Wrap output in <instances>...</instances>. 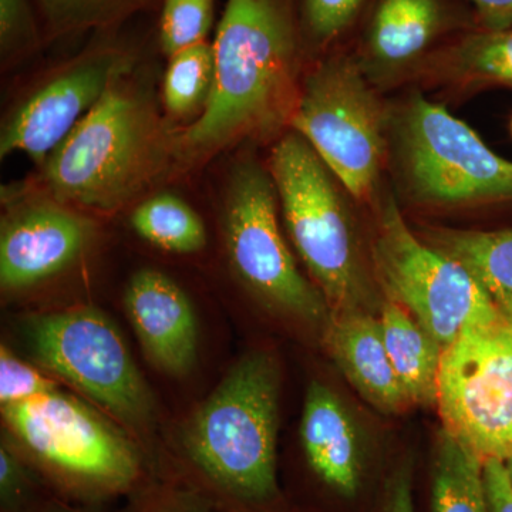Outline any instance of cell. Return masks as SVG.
<instances>
[{
    "label": "cell",
    "mask_w": 512,
    "mask_h": 512,
    "mask_svg": "<svg viewBox=\"0 0 512 512\" xmlns=\"http://www.w3.org/2000/svg\"><path fill=\"white\" fill-rule=\"evenodd\" d=\"M302 32L289 0H227L217 26L214 86L204 113L178 133V163L198 164L291 126L301 92Z\"/></svg>",
    "instance_id": "cell-1"
},
{
    "label": "cell",
    "mask_w": 512,
    "mask_h": 512,
    "mask_svg": "<svg viewBox=\"0 0 512 512\" xmlns=\"http://www.w3.org/2000/svg\"><path fill=\"white\" fill-rule=\"evenodd\" d=\"M137 67L116 80L42 165L40 191L82 211L116 212L178 163V133Z\"/></svg>",
    "instance_id": "cell-2"
},
{
    "label": "cell",
    "mask_w": 512,
    "mask_h": 512,
    "mask_svg": "<svg viewBox=\"0 0 512 512\" xmlns=\"http://www.w3.org/2000/svg\"><path fill=\"white\" fill-rule=\"evenodd\" d=\"M286 234L332 313L379 315L375 276L367 271L345 188L308 141L295 131L279 138L269 157Z\"/></svg>",
    "instance_id": "cell-3"
},
{
    "label": "cell",
    "mask_w": 512,
    "mask_h": 512,
    "mask_svg": "<svg viewBox=\"0 0 512 512\" xmlns=\"http://www.w3.org/2000/svg\"><path fill=\"white\" fill-rule=\"evenodd\" d=\"M281 367L268 350L239 357L185 431L188 456L222 490L262 503L278 494Z\"/></svg>",
    "instance_id": "cell-4"
},
{
    "label": "cell",
    "mask_w": 512,
    "mask_h": 512,
    "mask_svg": "<svg viewBox=\"0 0 512 512\" xmlns=\"http://www.w3.org/2000/svg\"><path fill=\"white\" fill-rule=\"evenodd\" d=\"M387 158L407 200L427 208L512 201V161L421 93L389 109Z\"/></svg>",
    "instance_id": "cell-5"
},
{
    "label": "cell",
    "mask_w": 512,
    "mask_h": 512,
    "mask_svg": "<svg viewBox=\"0 0 512 512\" xmlns=\"http://www.w3.org/2000/svg\"><path fill=\"white\" fill-rule=\"evenodd\" d=\"M387 124L389 109L362 64L333 56L303 77L289 127L308 141L350 197L369 201L389 150Z\"/></svg>",
    "instance_id": "cell-6"
},
{
    "label": "cell",
    "mask_w": 512,
    "mask_h": 512,
    "mask_svg": "<svg viewBox=\"0 0 512 512\" xmlns=\"http://www.w3.org/2000/svg\"><path fill=\"white\" fill-rule=\"evenodd\" d=\"M370 255L383 298L406 309L444 350L464 329L504 320L464 266L417 237L393 195L377 205Z\"/></svg>",
    "instance_id": "cell-7"
},
{
    "label": "cell",
    "mask_w": 512,
    "mask_h": 512,
    "mask_svg": "<svg viewBox=\"0 0 512 512\" xmlns=\"http://www.w3.org/2000/svg\"><path fill=\"white\" fill-rule=\"evenodd\" d=\"M222 220L229 264L248 291L275 311L325 329L329 303L299 271L279 224L274 180L254 158L229 173Z\"/></svg>",
    "instance_id": "cell-8"
},
{
    "label": "cell",
    "mask_w": 512,
    "mask_h": 512,
    "mask_svg": "<svg viewBox=\"0 0 512 512\" xmlns=\"http://www.w3.org/2000/svg\"><path fill=\"white\" fill-rule=\"evenodd\" d=\"M33 359L117 419L133 426L153 416V394L113 320L94 308L33 316L25 326Z\"/></svg>",
    "instance_id": "cell-9"
},
{
    "label": "cell",
    "mask_w": 512,
    "mask_h": 512,
    "mask_svg": "<svg viewBox=\"0 0 512 512\" xmlns=\"http://www.w3.org/2000/svg\"><path fill=\"white\" fill-rule=\"evenodd\" d=\"M16 437L64 483L92 494L126 490L140 473L126 437L69 394H43L2 407Z\"/></svg>",
    "instance_id": "cell-10"
},
{
    "label": "cell",
    "mask_w": 512,
    "mask_h": 512,
    "mask_svg": "<svg viewBox=\"0 0 512 512\" xmlns=\"http://www.w3.org/2000/svg\"><path fill=\"white\" fill-rule=\"evenodd\" d=\"M137 63L136 49L117 32L94 35L79 53L40 74L13 104L0 131V157L25 154L42 167L111 84Z\"/></svg>",
    "instance_id": "cell-11"
},
{
    "label": "cell",
    "mask_w": 512,
    "mask_h": 512,
    "mask_svg": "<svg viewBox=\"0 0 512 512\" xmlns=\"http://www.w3.org/2000/svg\"><path fill=\"white\" fill-rule=\"evenodd\" d=\"M437 407L443 427L483 458L512 451V326L464 329L441 359Z\"/></svg>",
    "instance_id": "cell-12"
},
{
    "label": "cell",
    "mask_w": 512,
    "mask_h": 512,
    "mask_svg": "<svg viewBox=\"0 0 512 512\" xmlns=\"http://www.w3.org/2000/svg\"><path fill=\"white\" fill-rule=\"evenodd\" d=\"M0 285L18 292L49 281L79 261L96 238V222L46 192L3 194Z\"/></svg>",
    "instance_id": "cell-13"
},
{
    "label": "cell",
    "mask_w": 512,
    "mask_h": 512,
    "mask_svg": "<svg viewBox=\"0 0 512 512\" xmlns=\"http://www.w3.org/2000/svg\"><path fill=\"white\" fill-rule=\"evenodd\" d=\"M124 303L151 363L168 375H187L197 362L198 323L183 288L164 272L140 269L128 281Z\"/></svg>",
    "instance_id": "cell-14"
},
{
    "label": "cell",
    "mask_w": 512,
    "mask_h": 512,
    "mask_svg": "<svg viewBox=\"0 0 512 512\" xmlns=\"http://www.w3.org/2000/svg\"><path fill=\"white\" fill-rule=\"evenodd\" d=\"M323 335L336 367L377 412L400 414L413 406L387 355L379 315L332 313Z\"/></svg>",
    "instance_id": "cell-15"
},
{
    "label": "cell",
    "mask_w": 512,
    "mask_h": 512,
    "mask_svg": "<svg viewBox=\"0 0 512 512\" xmlns=\"http://www.w3.org/2000/svg\"><path fill=\"white\" fill-rule=\"evenodd\" d=\"M301 443L313 473L345 498L359 493L365 456L355 421L328 384L313 380L306 392Z\"/></svg>",
    "instance_id": "cell-16"
},
{
    "label": "cell",
    "mask_w": 512,
    "mask_h": 512,
    "mask_svg": "<svg viewBox=\"0 0 512 512\" xmlns=\"http://www.w3.org/2000/svg\"><path fill=\"white\" fill-rule=\"evenodd\" d=\"M417 237L464 266L512 326V228L477 231L421 225Z\"/></svg>",
    "instance_id": "cell-17"
},
{
    "label": "cell",
    "mask_w": 512,
    "mask_h": 512,
    "mask_svg": "<svg viewBox=\"0 0 512 512\" xmlns=\"http://www.w3.org/2000/svg\"><path fill=\"white\" fill-rule=\"evenodd\" d=\"M441 25L439 0H380L367 43V64L384 80L423 55Z\"/></svg>",
    "instance_id": "cell-18"
},
{
    "label": "cell",
    "mask_w": 512,
    "mask_h": 512,
    "mask_svg": "<svg viewBox=\"0 0 512 512\" xmlns=\"http://www.w3.org/2000/svg\"><path fill=\"white\" fill-rule=\"evenodd\" d=\"M384 345L413 406H434L444 349L396 302L383 298L379 312Z\"/></svg>",
    "instance_id": "cell-19"
},
{
    "label": "cell",
    "mask_w": 512,
    "mask_h": 512,
    "mask_svg": "<svg viewBox=\"0 0 512 512\" xmlns=\"http://www.w3.org/2000/svg\"><path fill=\"white\" fill-rule=\"evenodd\" d=\"M433 512H490L484 460L446 427L437 434L431 470Z\"/></svg>",
    "instance_id": "cell-20"
},
{
    "label": "cell",
    "mask_w": 512,
    "mask_h": 512,
    "mask_svg": "<svg viewBox=\"0 0 512 512\" xmlns=\"http://www.w3.org/2000/svg\"><path fill=\"white\" fill-rule=\"evenodd\" d=\"M130 224L138 237L171 254H195L207 245V229L200 215L170 192L141 201L131 212Z\"/></svg>",
    "instance_id": "cell-21"
},
{
    "label": "cell",
    "mask_w": 512,
    "mask_h": 512,
    "mask_svg": "<svg viewBox=\"0 0 512 512\" xmlns=\"http://www.w3.org/2000/svg\"><path fill=\"white\" fill-rule=\"evenodd\" d=\"M161 0H36L46 42L93 32H117Z\"/></svg>",
    "instance_id": "cell-22"
},
{
    "label": "cell",
    "mask_w": 512,
    "mask_h": 512,
    "mask_svg": "<svg viewBox=\"0 0 512 512\" xmlns=\"http://www.w3.org/2000/svg\"><path fill=\"white\" fill-rule=\"evenodd\" d=\"M214 86L212 43L188 47L168 59L161 103L168 119L194 123L204 113ZM184 126V127H187Z\"/></svg>",
    "instance_id": "cell-23"
},
{
    "label": "cell",
    "mask_w": 512,
    "mask_h": 512,
    "mask_svg": "<svg viewBox=\"0 0 512 512\" xmlns=\"http://www.w3.org/2000/svg\"><path fill=\"white\" fill-rule=\"evenodd\" d=\"M443 77L458 84L512 87V29L468 37L447 57Z\"/></svg>",
    "instance_id": "cell-24"
},
{
    "label": "cell",
    "mask_w": 512,
    "mask_h": 512,
    "mask_svg": "<svg viewBox=\"0 0 512 512\" xmlns=\"http://www.w3.org/2000/svg\"><path fill=\"white\" fill-rule=\"evenodd\" d=\"M215 18V0H161L158 43L170 59L188 47L208 42Z\"/></svg>",
    "instance_id": "cell-25"
},
{
    "label": "cell",
    "mask_w": 512,
    "mask_h": 512,
    "mask_svg": "<svg viewBox=\"0 0 512 512\" xmlns=\"http://www.w3.org/2000/svg\"><path fill=\"white\" fill-rule=\"evenodd\" d=\"M45 42L36 0H0V60L3 69L30 59Z\"/></svg>",
    "instance_id": "cell-26"
},
{
    "label": "cell",
    "mask_w": 512,
    "mask_h": 512,
    "mask_svg": "<svg viewBox=\"0 0 512 512\" xmlns=\"http://www.w3.org/2000/svg\"><path fill=\"white\" fill-rule=\"evenodd\" d=\"M365 0H302L301 32L322 46L345 32Z\"/></svg>",
    "instance_id": "cell-27"
},
{
    "label": "cell",
    "mask_w": 512,
    "mask_h": 512,
    "mask_svg": "<svg viewBox=\"0 0 512 512\" xmlns=\"http://www.w3.org/2000/svg\"><path fill=\"white\" fill-rule=\"evenodd\" d=\"M57 390L55 380L13 355L6 346L0 350V403L2 407L28 402Z\"/></svg>",
    "instance_id": "cell-28"
},
{
    "label": "cell",
    "mask_w": 512,
    "mask_h": 512,
    "mask_svg": "<svg viewBox=\"0 0 512 512\" xmlns=\"http://www.w3.org/2000/svg\"><path fill=\"white\" fill-rule=\"evenodd\" d=\"M28 477L15 454L3 444L0 448V498L3 507H16L25 494Z\"/></svg>",
    "instance_id": "cell-29"
},
{
    "label": "cell",
    "mask_w": 512,
    "mask_h": 512,
    "mask_svg": "<svg viewBox=\"0 0 512 512\" xmlns=\"http://www.w3.org/2000/svg\"><path fill=\"white\" fill-rule=\"evenodd\" d=\"M380 512H416L413 504V471L409 461L400 464L387 480Z\"/></svg>",
    "instance_id": "cell-30"
},
{
    "label": "cell",
    "mask_w": 512,
    "mask_h": 512,
    "mask_svg": "<svg viewBox=\"0 0 512 512\" xmlns=\"http://www.w3.org/2000/svg\"><path fill=\"white\" fill-rule=\"evenodd\" d=\"M484 483L490 512H512V485L504 461H484Z\"/></svg>",
    "instance_id": "cell-31"
},
{
    "label": "cell",
    "mask_w": 512,
    "mask_h": 512,
    "mask_svg": "<svg viewBox=\"0 0 512 512\" xmlns=\"http://www.w3.org/2000/svg\"><path fill=\"white\" fill-rule=\"evenodd\" d=\"M485 28L491 32L512 29V0H473Z\"/></svg>",
    "instance_id": "cell-32"
},
{
    "label": "cell",
    "mask_w": 512,
    "mask_h": 512,
    "mask_svg": "<svg viewBox=\"0 0 512 512\" xmlns=\"http://www.w3.org/2000/svg\"><path fill=\"white\" fill-rule=\"evenodd\" d=\"M144 512H207L201 510L198 505L188 503L185 500H178V498H171V500L161 501L151 508H147Z\"/></svg>",
    "instance_id": "cell-33"
},
{
    "label": "cell",
    "mask_w": 512,
    "mask_h": 512,
    "mask_svg": "<svg viewBox=\"0 0 512 512\" xmlns=\"http://www.w3.org/2000/svg\"><path fill=\"white\" fill-rule=\"evenodd\" d=\"M505 470H507L508 478H510V483L512 485V451L510 457L504 461Z\"/></svg>",
    "instance_id": "cell-34"
},
{
    "label": "cell",
    "mask_w": 512,
    "mask_h": 512,
    "mask_svg": "<svg viewBox=\"0 0 512 512\" xmlns=\"http://www.w3.org/2000/svg\"><path fill=\"white\" fill-rule=\"evenodd\" d=\"M45 512H76L73 510H69L66 507H60V505H52V507L47 508Z\"/></svg>",
    "instance_id": "cell-35"
},
{
    "label": "cell",
    "mask_w": 512,
    "mask_h": 512,
    "mask_svg": "<svg viewBox=\"0 0 512 512\" xmlns=\"http://www.w3.org/2000/svg\"><path fill=\"white\" fill-rule=\"evenodd\" d=\"M511 131H512V120H511Z\"/></svg>",
    "instance_id": "cell-36"
}]
</instances>
